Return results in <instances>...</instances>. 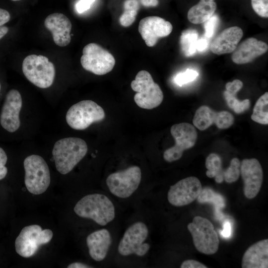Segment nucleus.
<instances>
[{"instance_id": "4", "label": "nucleus", "mask_w": 268, "mask_h": 268, "mask_svg": "<svg viewBox=\"0 0 268 268\" xmlns=\"http://www.w3.org/2000/svg\"><path fill=\"white\" fill-rule=\"evenodd\" d=\"M22 69L26 78L39 88H48L54 82L55 66L46 57L34 54L27 56L23 61Z\"/></svg>"}, {"instance_id": "34", "label": "nucleus", "mask_w": 268, "mask_h": 268, "mask_svg": "<svg viewBox=\"0 0 268 268\" xmlns=\"http://www.w3.org/2000/svg\"><path fill=\"white\" fill-rule=\"evenodd\" d=\"M7 157L4 150L0 147V180L3 179L7 173V169L5 166Z\"/></svg>"}, {"instance_id": "6", "label": "nucleus", "mask_w": 268, "mask_h": 268, "mask_svg": "<svg viewBox=\"0 0 268 268\" xmlns=\"http://www.w3.org/2000/svg\"><path fill=\"white\" fill-rule=\"evenodd\" d=\"M187 228L198 251L206 255L215 254L218 249L219 239L212 223L207 218L196 216Z\"/></svg>"}, {"instance_id": "45", "label": "nucleus", "mask_w": 268, "mask_h": 268, "mask_svg": "<svg viewBox=\"0 0 268 268\" xmlns=\"http://www.w3.org/2000/svg\"></svg>"}, {"instance_id": "27", "label": "nucleus", "mask_w": 268, "mask_h": 268, "mask_svg": "<svg viewBox=\"0 0 268 268\" xmlns=\"http://www.w3.org/2000/svg\"><path fill=\"white\" fill-rule=\"evenodd\" d=\"M198 201L201 203H212L215 205V214L221 215L219 209L224 207L225 200L220 194L215 192L208 188L202 189L201 191L197 198Z\"/></svg>"}, {"instance_id": "3", "label": "nucleus", "mask_w": 268, "mask_h": 268, "mask_svg": "<svg viewBox=\"0 0 268 268\" xmlns=\"http://www.w3.org/2000/svg\"><path fill=\"white\" fill-rule=\"evenodd\" d=\"M131 86L136 92L134 96V102L141 108L152 109L160 105L163 101L161 89L146 70L139 71L132 81Z\"/></svg>"}, {"instance_id": "38", "label": "nucleus", "mask_w": 268, "mask_h": 268, "mask_svg": "<svg viewBox=\"0 0 268 268\" xmlns=\"http://www.w3.org/2000/svg\"><path fill=\"white\" fill-rule=\"evenodd\" d=\"M208 46V42L206 37L199 38L196 45L197 51L203 52L206 50Z\"/></svg>"}, {"instance_id": "41", "label": "nucleus", "mask_w": 268, "mask_h": 268, "mask_svg": "<svg viewBox=\"0 0 268 268\" xmlns=\"http://www.w3.org/2000/svg\"><path fill=\"white\" fill-rule=\"evenodd\" d=\"M141 3L145 7H155L158 3V0H140Z\"/></svg>"}, {"instance_id": "14", "label": "nucleus", "mask_w": 268, "mask_h": 268, "mask_svg": "<svg viewBox=\"0 0 268 268\" xmlns=\"http://www.w3.org/2000/svg\"><path fill=\"white\" fill-rule=\"evenodd\" d=\"M240 174L244 181V194L248 199L259 193L263 180V172L256 158L244 159L241 162Z\"/></svg>"}, {"instance_id": "12", "label": "nucleus", "mask_w": 268, "mask_h": 268, "mask_svg": "<svg viewBox=\"0 0 268 268\" xmlns=\"http://www.w3.org/2000/svg\"><path fill=\"white\" fill-rule=\"evenodd\" d=\"M171 134L175 139V145L163 153L165 161L172 162L181 158L184 150L193 147L198 138V133L194 126L188 123L173 125Z\"/></svg>"}, {"instance_id": "31", "label": "nucleus", "mask_w": 268, "mask_h": 268, "mask_svg": "<svg viewBox=\"0 0 268 268\" xmlns=\"http://www.w3.org/2000/svg\"><path fill=\"white\" fill-rule=\"evenodd\" d=\"M198 75L197 71L188 68L184 72L178 73L174 78V81L177 85L182 86L194 81Z\"/></svg>"}, {"instance_id": "23", "label": "nucleus", "mask_w": 268, "mask_h": 268, "mask_svg": "<svg viewBox=\"0 0 268 268\" xmlns=\"http://www.w3.org/2000/svg\"><path fill=\"white\" fill-rule=\"evenodd\" d=\"M215 0H200L192 6L188 12V19L193 24L204 23L214 13L217 5Z\"/></svg>"}, {"instance_id": "10", "label": "nucleus", "mask_w": 268, "mask_h": 268, "mask_svg": "<svg viewBox=\"0 0 268 268\" xmlns=\"http://www.w3.org/2000/svg\"><path fill=\"white\" fill-rule=\"evenodd\" d=\"M146 225L140 221L131 225L125 232L118 247L119 253L123 256L134 254L138 257L145 256L150 245L145 241L148 235Z\"/></svg>"}, {"instance_id": "13", "label": "nucleus", "mask_w": 268, "mask_h": 268, "mask_svg": "<svg viewBox=\"0 0 268 268\" xmlns=\"http://www.w3.org/2000/svg\"><path fill=\"white\" fill-rule=\"evenodd\" d=\"M202 186L196 177L183 179L170 187L167 194L169 202L175 206L188 205L197 199L200 194Z\"/></svg>"}, {"instance_id": "40", "label": "nucleus", "mask_w": 268, "mask_h": 268, "mask_svg": "<svg viewBox=\"0 0 268 268\" xmlns=\"http://www.w3.org/2000/svg\"><path fill=\"white\" fill-rule=\"evenodd\" d=\"M223 229L220 231L221 235L224 238H229L231 234V226L229 221H226L223 225Z\"/></svg>"}, {"instance_id": "17", "label": "nucleus", "mask_w": 268, "mask_h": 268, "mask_svg": "<svg viewBox=\"0 0 268 268\" xmlns=\"http://www.w3.org/2000/svg\"><path fill=\"white\" fill-rule=\"evenodd\" d=\"M234 122L233 116L229 112L214 111L208 106L202 105L196 111L193 123L195 127L200 131H204L213 124L220 129H226L231 127Z\"/></svg>"}, {"instance_id": "28", "label": "nucleus", "mask_w": 268, "mask_h": 268, "mask_svg": "<svg viewBox=\"0 0 268 268\" xmlns=\"http://www.w3.org/2000/svg\"><path fill=\"white\" fill-rule=\"evenodd\" d=\"M139 8L137 0H126L124 3V12L119 18L121 25L124 27L131 25L135 19Z\"/></svg>"}, {"instance_id": "20", "label": "nucleus", "mask_w": 268, "mask_h": 268, "mask_svg": "<svg viewBox=\"0 0 268 268\" xmlns=\"http://www.w3.org/2000/svg\"><path fill=\"white\" fill-rule=\"evenodd\" d=\"M243 36L242 29L238 26L225 29L212 40L211 51L217 55L233 52Z\"/></svg>"}, {"instance_id": "32", "label": "nucleus", "mask_w": 268, "mask_h": 268, "mask_svg": "<svg viewBox=\"0 0 268 268\" xmlns=\"http://www.w3.org/2000/svg\"><path fill=\"white\" fill-rule=\"evenodd\" d=\"M251 4L253 10L258 15L268 18V0H251Z\"/></svg>"}, {"instance_id": "29", "label": "nucleus", "mask_w": 268, "mask_h": 268, "mask_svg": "<svg viewBox=\"0 0 268 268\" xmlns=\"http://www.w3.org/2000/svg\"><path fill=\"white\" fill-rule=\"evenodd\" d=\"M223 96L228 106L236 114L242 113L250 108V101L248 99L240 101L235 94H230L226 90L224 91Z\"/></svg>"}, {"instance_id": "33", "label": "nucleus", "mask_w": 268, "mask_h": 268, "mask_svg": "<svg viewBox=\"0 0 268 268\" xmlns=\"http://www.w3.org/2000/svg\"><path fill=\"white\" fill-rule=\"evenodd\" d=\"M219 23V17L217 15H213L210 18L204 22V29L205 37L211 38L216 29Z\"/></svg>"}, {"instance_id": "35", "label": "nucleus", "mask_w": 268, "mask_h": 268, "mask_svg": "<svg viewBox=\"0 0 268 268\" xmlns=\"http://www.w3.org/2000/svg\"><path fill=\"white\" fill-rule=\"evenodd\" d=\"M243 82L239 79H235L232 82L226 84V90L229 93L236 95L237 93L243 87Z\"/></svg>"}, {"instance_id": "9", "label": "nucleus", "mask_w": 268, "mask_h": 268, "mask_svg": "<svg viewBox=\"0 0 268 268\" xmlns=\"http://www.w3.org/2000/svg\"><path fill=\"white\" fill-rule=\"evenodd\" d=\"M141 180L140 168L137 166L111 173L107 178L106 185L109 191L116 197L126 199L138 189Z\"/></svg>"}, {"instance_id": "19", "label": "nucleus", "mask_w": 268, "mask_h": 268, "mask_svg": "<svg viewBox=\"0 0 268 268\" xmlns=\"http://www.w3.org/2000/svg\"><path fill=\"white\" fill-rule=\"evenodd\" d=\"M268 49V46L264 42L255 38H249L237 46L231 59L236 64L249 63L266 53Z\"/></svg>"}, {"instance_id": "39", "label": "nucleus", "mask_w": 268, "mask_h": 268, "mask_svg": "<svg viewBox=\"0 0 268 268\" xmlns=\"http://www.w3.org/2000/svg\"><path fill=\"white\" fill-rule=\"evenodd\" d=\"M9 13L5 9L0 8V26H2L10 19Z\"/></svg>"}, {"instance_id": "15", "label": "nucleus", "mask_w": 268, "mask_h": 268, "mask_svg": "<svg viewBox=\"0 0 268 268\" xmlns=\"http://www.w3.org/2000/svg\"><path fill=\"white\" fill-rule=\"evenodd\" d=\"M138 30L146 45L153 47L159 39L171 33L173 26L170 22L161 17L151 16L140 20Z\"/></svg>"}, {"instance_id": "42", "label": "nucleus", "mask_w": 268, "mask_h": 268, "mask_svg": "<svg viewBox=\"0 0 268 268\" xmlns=\"http://www.w3.org/2000/svg\"><path fill=\"white\" fill-rule=\"evenodd\" d=\"M67 268H92L89 265L80 262H74L69 264Z\"/></svg>"}, {"instance_id": "21", "label": "nucleus", "mask_w": 268, "mask_h": 268, "mask_svg": "<svg viewBox=\"0 0 268 268\" xmlns=\"http://www.w3.org/2000/svg\"><path fill=\"white\" fill-rule=\"evenodd\" d=\"M86 241L92 259L100 262L106 257L112 244V237L108 230L104 228L95 231L87 236Z\"/></svg>"}, {"instance_id": "18", "label": "nucleus", "mask_w": 268, "mask_h": 268, "mask_svg": "<svg viewBox=\"0 0 268 268\" xmlns=\"http://www.w3.org/2000/svg\"><path fill=\"white\" fill-rule=\"evenodd\" d=\"M44 25L51 32L54 42L57 45L65 47L70 43L72 24L65 15L61 13L51 14L46 18Z\"/></svg>"}, {"instance_id": "37", "label": "nucleus", "mask_w": 268, "mask_h": 268, "mask_svg": "<svg viewBox=\"0 0 268 268\" xmlns=\"http://www.w3.org/2000/svg\"><path fill=\"white\" fill-rule=\"evenodd\" d=\"M181 268H207V267L195 260H187L183 262Z\"/></svg>"}, {"instance_id": "5", "label": "nucleus", "mask_w": 268, "mask_h": 268, "mask_svg": "<svg viewBox=\"0 0 268 268\" xmlns=\"http://www.w3.org/2000/svg\"><path fill=\"white\" fill-rule=\"evenodd\" d=\"M23 165L24 182L27 190L34 195L44 193L51 180L49 167L43 158L35 154L29 155L24 159Z\"/></svg>"}, {"instance_id": "11", "label": "nucleus", "mask_w": 268, "mask_h": 268, "mask_svg": "<svg viewBox=\"0 0 268 268\" xmlns=\"http://www.w3.org/2000/svg\"><path fill=\"white\" fill-rule=\"evenodd\" d=\"M80 63L84 69L99 75L110 72L115 65L114 56L99 45L89 43L83 48Z\"/></svg>"}, {"instance_id": "1", "label": "nucleus", "mask_w": 268, "mask_h": 268, "mask_svg": "<svg viewBox=\"0 0 268 268\" xmlns=\"http://www.w3.org/2000/svg\"><path fill=\"white\" fill-rule=\"evenodd\" d=\"M79 217L90 219L101 226H105L115 217V208L111 200L101 194H92L79 200L73 208Z\"/></svg>"}, {"instance_id": "2", "label": "nucleus", "mask_w": 268, "mask_h": 268, "mask_svg": "<svg viewBox=\"0 0 268 268\" xmlns=\"http://www.w3.org/2000/svg\"><path fill=\"white\" fill-rule=\"evenodd\" d=\"M87 150L86 142L78 137H66L58 140L52 151L58 171L63 175L68 173L85 156Z\"/></svg>"}, {"instance_id": "16", "label": "nucleus", "mask_w": 268, "mask_h": 268, "mask_svg": "<svg viewBox=\"0 0 268 268\" xmlns=\"http://www.w3.org/2000/svg\"><path fill=\"white\" fill-rule=\"evenodd\" d=\"M22 100L20 93L15 89L9 90L5 97L0 115L2 127L10 133L16 131L20 125L19 113Z\"/></svg>"}, {"instance_id": "7", "label": "nucleus", "mask_w": 268, "mask_h": 268, "mask_svg": "<svg viewBox=\"0 0 268 268\" xmlns=\"http://www.w3.org/2000/svg\"><path fill=\"white\" fill-rule=\"evenodd\" d=\"M105 117L103 109L96 103L92 100H83L69 108L66 119L73 129L83 130L92 123L102 121Z\"/></svg>"}, {"instance_id": "8", "label": "nucleus", "mask_w": 268, "mask_h": 268, "mask_svg": "<svg viewBox=\"0 0 268 268\" xmlns=\"http://www.w3.org/2000/svg\"><path fill=\"white\" fill-rule=\"evenodd\" d=\"M53 233L50 229H42L38 225L24 227L15 241L16 253L23 258L34 255L39 247L51 240Z\"/></svg>"}, {"instance_id": "22", "label": "nucleus", "mask_w": 268, "mask_h": 268, "mask_svg": "<svg viewBox=\"0 0 268 268\" xmlns=\"http://www.w3.org/2000/svg\"><path fill=\"white\" fill-rule=\"evenodd\" d=\"M242 268H268V239L259 241L250 246L242 260Z\"/></svg>"}, {"instance_id": "26", "label": "nucleus", "mask_w": 268, "mask_h": 268, "mask_svg": "<svg viewBox=\"0 0 268 268\" xmlns=\"http://www.w3.org/2000/svg\"><path fill=\"white\" fill-rule=\"evenodd\" d=\"M252 120L263 125L268 124V92H265L257 101L252 115Z\"/></svg>"}, {"instance_id": "43", "label": "nucleus", "mask_w": 268, "mask_h": 268, "mask_svg": "<svg viewBox=\"0 0 268 268\" xmlns=\"http://www.w3.org/2000/svg\"><path fill=\"white\" fill-rule=\"evenodd\" d=\"M8 28L4 26H0V39L4 36L8 32Z\"/></svg>"}, {"instance_id": "25", "label": "nucleus", "mask_w": 268, "mask_h": 268, "mask_svg": "<svg viewBox=\"0 0 268 268\" xmlns=\"http://www.w3.org/2000/svg\"><path fill=\"white\" fill-rule=\"evenodd\" d=\"M198 39L199 34L195 29H189L182 32L180 43L181 50L186 57H191L196 53Z\"/></svg>"}, {"instance_id": "24", "label": "nucleus", "mask_w": 268, "mask_h": 268, "mask_svg": "<svg viewBox=\"0 0 268 268\" xmlns=\"http://www.w3.org/2000/svg\"><path fill=\"white\" fill-rule=\"evenodd\" d=\"M205 167L207 169L206 172V176L209 178H214L217 183L223 182V169L222 167V160L217 154L211 153L206 157Z\"/></svg>"}, {"instance_id": "30", "label": "nucleus", "mask_w": 268, "mask_h": 268, "mask_svg": "<svg viewBox=\"0 0 268 268\" xmlns=\"http://www.w3.org/2000/svg\"><path fill=\"white\" fill-rule=\"evenodd\" d=\"M241 162L237 158H233L230 161V166L223 170V179L228 183L236 182L240 175Z\"/></svg>"}, {"instance_id": "36", "label": "nucleus", "mask_w": 268, "mask_h": 268, "mask_svg": "<svg viewBox=\"0 0 268 268\" xmlns=\"http://www.w3.org/2000/svg\"><path fill=\"white\" fill-rule=\"evenodd\" d=\"M95 0H80L75 5L77 12L81 13L90 8Z\"/></svg>"}, {"instance_id": "44", "label": "nucleus", "mask_w": 268, "mask_h": 268, "mask_svg": "<svg viewBox=\"0 0 268 268\" xmlns=\"http://www.w3.org/2000/svg\"><path fill=\"white\" fill-rule=\"evenodd\" d=\"M12 1H18V0H11Z\"/></svg>"}]
</instances>
